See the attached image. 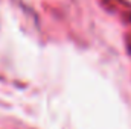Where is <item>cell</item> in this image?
<instances>
[]
</instances>
